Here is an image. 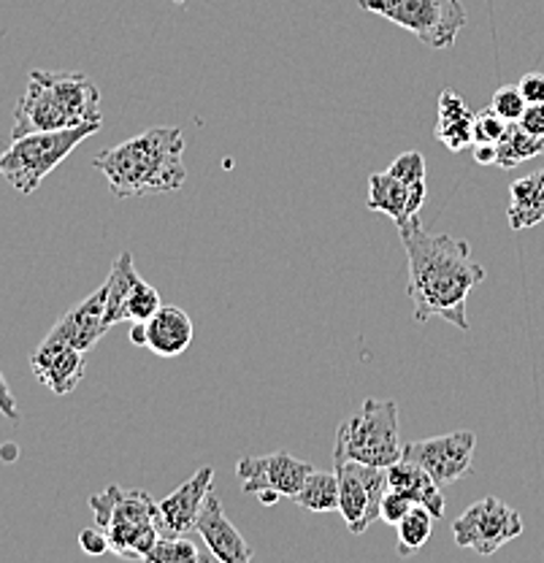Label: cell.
Returning <instances> with one entry per match:
<instances>
[{
	"label": "cell",
	"instance_id": "6da1fadb",
	"mask_svg": "<svg viewBox=\"0 0 544 563\" xmlns=\"http://www.w3.org/2000/svg\"><path fill=\"white\" fill-rule=\"evenodd\" d=\"M403 250L409 257V298L414 303V320H447L449 325L469 331L466 301L485 268L471 257V246L464 239L447 233H429L420 217L399 228Z\"/></svg>",
	"mask_w": 544,
	"mask_h": 563
},
{
	"label": "cell",
	"instance_id": "7a4b0ae2",
	"mask_svg": "<svg viewBox=\"0 0 544 563\" xmlns=\"http://www.w3.org/2000/svg\"><path fill=\"white\" fill-rule=\"evenodd\" d=\"M92 168L107 176L111 196L120 201L179 190L187 179L181 128H149L120 146L101 150L92 157Z\"/></svg>",
	"mask_w": 544,
	"mask_h": 563
},
{
	"label": "cell",
	"instance_id": "3957f363",
	"mask_svg": "<svg viewBox=\"0 0 544 563\" xmlns=\"http://www.w3.org/2000/svg\"><path fill=\"white\" fill-rule=\"evenodd\" d=\"M87 122H103L101 90L90 76L76 70H31L25 96L16 101L11 139Z\"/></svg>",
	"mask_w": 544,
	"mask_h": 563
},
{
	"label": "cell",
	"instance_id": "277c9868",
	"mask_svg": "<svg viewBox=\"0 0 544 563\" xmlns=\"http://www.w3.org/2000/svg\"><path fill=\"white\" fill-rule=\"evenodd\" d=\"M98 131H101V122H87V125L63 128V131H41L11 139V144L0 152V176L20 196H33L41 181L55 172L81 141Z\"/></svg>",
	"mask_w": 544,
	"mask_h": 563
},
{
	"label": "cell",
	"instance_id": "5b68a950",
	"mask_svg": "<svg viewBox=\"0 0 544 563\" xmlns=\"http://www.w3.org/2000/svg\"><path fill=\"white\" fill-rule=\"evenodd\" d=\"M336 450L368 466H393L401 457L399 404L366 398L358 412L336 431Z\"/></svg>",
	"mask_w": 544,
	"mask_h": 563
},
{
	"label": "cell",
	"instance_id": "8992f818",
	"mask_svg": "<svg viewBox=\"0 0 544 563\" xmlns=\"http://www.w3.org/2000/svg\"><path fill=\"white\" fill-rule=\"evenodd\" d=\"M363 11L385 16L434 49H449L469 22L464 0H358Z\"/></svg>",
	"mask_w": 544,
	"mask_h": 563
},
{
	"label": "cell",
	"instance_id": "52a82bcc",
	"mask_svg": "<svg viewBox=\"0 0 544 563\" xmlns=\"http://www.w3.org/2000/svg\"><path fill=\"white\" fill-rule=\"evenodd\" d=\"M333 472L338 477V512L349 533L360 537L374 520H379V507L390 490L388 468L358 463L333 448Z\"/></svg>",
	"mask_w": 544,
	"mask_h": 563
},
{
	"label": "cell",
	"instance_id": "ba28073f",
	"mask_svg": "<svg viewBox=\"0 0 544 563\" xmlns=\"http://www.w3.org/2000/svg\"><path fill=\"white\" fill-rule=\"evenodd\" d=\"M523 533V518L518 509L507 507L501 498L490 496L471 504L453 523V537L460 548H469L477 555H493L507 542Z\"/></svg>",
	"mask_w": 544,
	"mask_h": 563
},
{
	"label": "cell",
	"instance_id": "9c48e42d",
	"mask_svg": "<svg viewBox=\"0 0 544 563\" xmlns=\"http://www.w3.org/2000/svg\"><path fill=\"white\" fill-rule=\"evenodd\" d=\"M314 472L312 463L298 461L296 455L277 450L271 455H247L236 463V477L242 479L244 496H257L271 490L282 498H296L309 474Z\"/></svg>",
	"mask_w": 544,
	"mask_h": 563
},
{
	"label": "cell",
	"instance_id": "30bf717a",
	"mask_svg": "<svg viewBox=\"0 0 544 563\" xmlns=\"http://www.w3.org/2000/svg\"><path fill=\"white\" fill-rule=\"evenodd\" d=\"M474 448H477V437L471 431H455L447 437L407 444L401 450V457L420 463L444 488V485L458 483L460 477L471 472Z\"/></svg>",
	"mask_w": 544,
	"mask_h": 563
},
{
	"label": "cell",
	"instance_id": "8fae6325",
	"mask_svg": "<svg viewBox=\"0 0 544 563\" xmlns=\"http://www.w3.org/2000/svg\"><path fill=\"white\" fill-rule=\"evenodd\" d=\"M212 479L214 468L203 466L185 485H179L177 490L157 501L155 526L160 537H187L190 531H196L198 515H201L203 501L212 490Z\"/></svg>",
	"mask_w": 544,
	"mask_h": 563
},
{
	"label": "cell",
	"instance_id": "7c38bea8",
	"mask_svg": "<svg viewBox=\"0 0 544 563\" xmlns=\"http://www.w3.org/2000/svg\"><path fill=\"white\" fill-rule=\"evenodd\" d=\"M31 368L55 396H68L85 379V352L49 333L31 355Z\"/></svg>",
	"mask_w": 544,
	"mask_h": 563
},
{
	"label": "cell",
	"instance_id": "4fadbf2b",
	"mask_svg": "<svg viewBox=\"0 0 544 563\" xmlns=\"http://www.w3.org/2000/svg\"><path fill=\"white\" fill-rule=\"evenodd\" d=\"M131 342L160 357H177L192 342L190 314L179 307H160L149 320L133 322Z\"/></svg>",
	"mask_w": 544,
	"mask_h": 563
},
{
	"label": "cell",
	"instance_id": "5bb4252c",
	"mask_svg": "<svg viewBox=\"0 0 544 563\" xmlns=\"http://www.w3.org/2000/svg\"><path fill=\"white\" fill-rule=\"evenodd\" d=\"M425 196H429V187L425 181L418 185H403L401 179H396L390 172H379L368 176V201L366 207L379 214H388L396 225L403 228L409 220L420 214L423 209Z\"/></svg>",
	"mask_w": 544,
	"mask_h": 563
},
{
	"label": "cell",
	"instance_id": "9a60e30c",
	"mask_svg": "<svg viewBox=\"0 0 544 563\" xmlns=\"http://www.w3.org/2000/svg\"><path fill=\"white\" fill-rule=\"evenodd\" d=\"M196 531L203 537L212 559H218L220 563H249L255 559L247 539L225 518V509H222L220 498L212 490H209L201 515H198Z\"/></svg>",
	"mask_w": 544,
	"mask_h": 563
},
{
	"label": "cell",
	"instance_id": "2e32d148",
	"mask_svg": "<svg viewBox=\"0 0 544 563\" xmlns=\"http://www.w3.org/2000/svg\"><path fill=\"white\" fill-rule=\"evenodd\" d=\"M90 509L96 515V526L109 531L114 526L155 523L157 501L146 490H125L120 485H109L107 490L92 493Z\"/></svg>",
	"mask_w": 544,
	"mask_h": 563
},
{
	"label": "cell",
	"instance_id": "e0dca14e",
	"mask_svg": "<svg viewBox=\"0 0 544 563\" xmlns=\"http://www.w3.org/2000/svg\"><path fill=\"white\" fill-rule=\"evenodd\" d=\"M109 331L107 322V285L98 287L96 292L76 303L71 312H66L60 320L52 325V336L63 339V342L74 344L76 350L87 352L101 342L103 333Z\"/></svg>",
	"mask_w": 544,
	"mask_h": 563
},
{
	"label": "cell",
	"instance_id": "ac0fdd59",
	"mask_svg": "<svg viewBox=\"0 0 544 563\" xmlns=\"http://www.w3.org/2000/svg\"><path fill=\"white\" fill-rule=\"evenodd\" d=\"M388 483L390 488L403 493L407 498H412L414 504L429 509L436 520H442L444 515V496L442 485L425 472L420 463L407 461V457H399L393 466H388Z\"/></svg>",
	"mask_w": 544,
	"mask_h": 563
},
{
	"label": "cell",
	"instance_id": "d6986e66",
	"mask_svg": "<svg viewBox=\"0 0 544 563\" xmlns=\"http://www.w3.org/2000/svg\"><path fill=\"white\" fill-rule=\"evenodd\" d=\"M474 111L466 98L455 90H444L438 96V120H436V141H442L449 152H460L471 144Z\"/></svg>",
	"mask_w": 544,
	"mask_h": 563
},
{
	"label": "cell",
	"instance_id": "ffe728a7",
	"mask_svg": "<svg viewBox=\"0 0 544 563\" xmlns=\"http://www.w3.org/2000/svg\"><path fill=\"white\" fill-rule=\"evenodd\" d=\"M507 217L512 231H525V228L540 225L544 220V168L512 181Z\"/></svg>",
	"mask_w": 544,
	"mask_h": 563
},
{
	"label": "cell",
	"instance_id": "44dd1931",
	"mask_svg": "<svg viewBox=\"0 0 544 563\" xmlns=\"http://www.w3.org/2000/svg\"><path fill=\"white\" fill-rule=\"evenodd\" d=\"M138 277L136 266H133L131 252H122L114 263H111V274L107 277V322L109 328L116 325V322H125V303L131 298L133 287Z\"/></svg>",
	"mask_w": 544,
	"mask_h": 563
},
{
	"label": "cell",
	"instance_id": "7402d4cb",
	"mask_svg": "<svg viewBox=\"0 0 544 563\" xmlns=\"http://www.w3.org/2000/svg\"><path fill=\"white\" fill-rule=\"evenodd\" d=\"M540 155H544V139L531 136V133L523 131L518 122H509L507 133L501 136L499 144H496V166L507 168V172Z\"/></svg>",
	"mask_w": 544,
	"mask_h": 563
},
{
	"label": "cell",
	"instance_id": "603a6c76",
	"mask_svg": "<svg viewBox=\"0 0 544 563\" xmlns=\"http://www.w3.org/2000/svg\"><path fill=\"white\" fill-rule=\"evenodd\" d=\"M292 501H296L298 507L309 509V512H333V509H338L336 472H318V468H314Z\"/></svg>",
	"mask_w": 544,
	"mask_h": 563
},
{
	"label": "cell",
	"instance_id": "cb8c5ba5",
	"mask_svg": "<svg viewBox=\"0 0 544 563\" xmlns=\"http://www.w3.org/2000/svg\"><path fill=\"white\" fill-rule=\"evenodd\" d=\"M434 520L436 518L429 512V509L414 504V507L407 512V518L396 526L399 528V553L412 555L414 550L423 548V544L431 539V531H434Z\"/></svg>",
	"mask_w": 544,
	"mask_h": 563
},
{
	"label": "cell",
	"instance_id": "d4e9b609",
	"mask_svg": "<svg viewBox=\"0 0 544 563\" xmlns=\"http://www.w3.org/2000/svg\"><path fill=\"white\" fill-rule=\"evenodd\" d=\"M203 553L187 537H157L146 553V563H201Z\"/></svg>",
	"mask_w": 544,
	"mask_h": 563
},
{
	"label": "cell",
	"instance_id": "484cf974",
	"mask_svg": "<svg viewBox=\"0 0 544 563\" xmlns=\"http://www.w3.org/2000/svg\"><path fill=\"white\" fill-rule=\"evenodd\" d=\"M160 307H163L160 292H157L149 282L138 279L136 287H133L131 298H127V303H125V320L127 322H144V320H149V317L155 314Z\"/></svg>",
	"mask_w": 544,
	"mask_h": 563
},
{
	"label": "cell",
	"instance_id": "4316f807",
	"mask_svg": "<svg viewBox=\"0 0 544 563\" xmlns=\"http://www.w3.org/2000/svg\"><path fill=\"white\" fill-rule=\"evenodd\" d=\"M509 122L501 114H496L493 109H485L479 114H474L471 125V144H499L501 136L507 133Z\"/></svg>",
	"mask_w": 544,
	"mask_h": 563
},
{
	"label": "cell",
	"instance_id": "83f0119b",
	"mask_svg": "<svg viewBox=\"0 0 544 563\" xmlns=\"http://www.w3.org/2000/svg\"><path fill=\"white\" fill-rule=\"evenodd\" d=\"M525 98L523 92H520L518 85H504L499 87V90L493 92V101H490V109L496 111V114L504 117L507 122H518L520 114L525 111Z\"/></svg>",
	"mask_w": 544,
	"mask_h": 563
},
{
	"label": "cell",
	"instance_id": "f1b7e54d",
	"mask_svg": "<svg viewBox=\"0 0 544 563\" xmlns=\"http://www.w3.org/2000/svg\"><path fill=\"white\" fill-rule=\"evenodd\" d=\"M388 172L396 179H401L403 185H418V181H425V157L420 152H403L399 161H393V166Z\"/></svg>",
	"mask_w": 544,
	"mask_h": 563
},
{
	"label": "cell",
	"instance_id": "f546056e",
	"mask_svg": "<svg viewBox=\"0 0 544 563\" xmlns=\"http://www.w3.org/2000/svg\"><path fill=\"white\" fill-rule=\"evenodd\" d=\"M412 507H414L412 498H407L403 493L390 488L388 493H385L382 507H379V520H382V523H388V526H399L401 520L407 518V512Z\"/></svg>",
	"mask_w": 544,
	"mask_h": 563
},
{
	"label": "cell",
	"instance_id": "4dcf8cb0",
	"mask_svg": "<svg viewBox=\"0 0 544 563\" xmlns=\"http://www.w3.org/2000/svg\"><path fill=\"white\" fill-rule=\"evenodd\" d=\"M79 548L85 550L87 555H107L111 550V544H109L107 531L98 526H92V528H85V531L79 533Z\"/></svg>",
	"mask_w": 544,
	"mask_h": 563
},
{
	"label": "cell",
	"instance_id": "1f68e13d",
	"mask_svg": "<svg viewBox=\"0 0 544 563\" xmlns=\"http://www.w3.org/2000/svg\"><path fill=\"white\" fill-rule=\"evenodd\" d=\"M520 92H523L525 103H544V74L540 70H531L523 79L518 81Z\"/></svg>",
	"mask_w": 544,
	"mask_h": 563
},
{
	"label": "cell",
	"instance_id": "d6a6232c",
	"mask_svg": "<svg viewBox=\"0 0 544 563\" xmlns=\"http://www.w3.org/2000/svg\"><path fill=\"white\" fill-rule=\"evenodd\" d=\"M518 125L523 131H529L531 136H542L544 139V103H529L525 111L520 114Z\"/></svg>",
	"mask_w": 544,
	"mask_h": 563
},
{
	"label": "cell",
	"instance_id": "836d02e7",
	"mask_svg": "<svg viewBox=\"0 0 544 563\" xmlns=\"http://www.w3.org/2000/svg\"><path fill=\"white\" fill-rule=\"evenodd\" d=\"M0 412H3V418L9 420H20V409H16V401L14 396H11L9 390V383L3 379V374H0Z\"/></svg>",
	"mask_w": 544,
	"mask_h": 563
},
{
	"label": "cell",
	"instance_id": "e575fe53",
	"mask_svg": "<svg viewBox=\"0 0 544 563\" xmlns=\"http://www.w3.org/2000/svg\"><path fill=\"white\" fill-rule=\"evenodd\" d=\"M474 161L479 166H496V144H474Z\"/></svg>",
	"mask_w": 544,
	"mask_h": 563
},
{
	"label": "cell",
	"instance_id": "d590c367",
	"mask_svg": "<svg viewBox=\"0 0 544 563\" xmlns=\"http://www.w3.org/2000/svg\"><path fill=\"white\" fill-rule=\"evenodd\" d=\"M257 498H260V504H266L268 507V504H277L282 496H277V493H271V490H263V493H257Z\"/></svg>",
	"mask_w": 544,
	"mask_h": 563
},
{
	"label": "cell",
	"instance_id": "8d00e7d4",
	"mask_svg": "<svg viewBox=\"0 0 544 563\" xmlns=\"http://www.w3.org/2000/svg\"><path fill=\"white\" fill-rule=\"evenodd\" d=\"M174 3H179V5H181V3H187V0H174Z\"/></svg>",
	"mask_w": 544,
	"mask_h": 563
}]
</instances>
